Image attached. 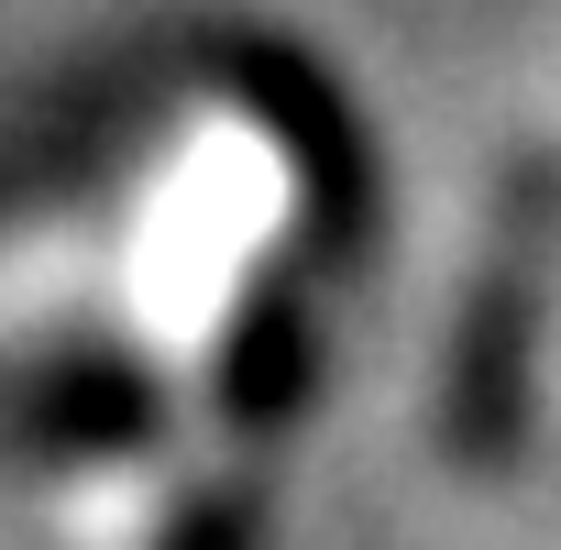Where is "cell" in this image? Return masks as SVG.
<instances>
[{
	"instance_id": "obj_1",
	"label": "cell",
	"mask_w": 561,
	"mask_h": 550,
	"mask_svg": "<svg viewBox=\"0 0 561 550\" xmlns=\"http://www.w3.org/2000/svg\"><path fill=\"white\" fill-rule=\"evenodd\" d=\"M550 209H561V176L528 165L495 209V253L462 298V331H451V375H440V451L451 462H506L517 440V408H528V342H539V253H550Z\"/></svg>"
}]
</instances>
